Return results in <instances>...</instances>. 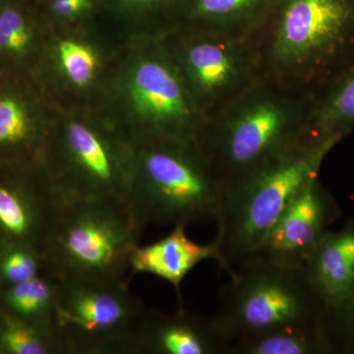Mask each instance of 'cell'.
Wrapping results in <instances>:
<instances>
[{
  "instance_id": "cell-1",
  "label": "cell",
  "mask_w": 354,
  "mask_h": 354,
  "mask_svg": "<svg viewBox=\"0 0 354 354\" xmlns=\"http://www.w3.org/2000/svg\"><path fill=\"white\" fill-rule=\"evenodd\" d=\"M252 38L263 77L317 95L354 66V0H276Z\"/></svg>"
},
{
  "instance_id": "cell-2",
  "label": "cell",
  "mask_w": 354,
  "mask_h": 354,
  "mask_svg": "<svg viewBox=\"0 0 354 354\" xmlns=\"http://www.w3.org/2000/svg\"><path fill=\"white\" fill-rule=\"evenodd\" d=\"M315 100L262 77L209 118L200 145L228 192L308 131Z\"/></svg>"
},
{
  "instance_id": "cell-3",
  "label": "cell",
  "mask_w": 354,
  "mask_h": 354,
  "mask_svg": "<svg viewBox=\"0 0 354 354\" xmlns=\"http://www.w3.org/2000/svg\"><path fill=\"white\" fill-rule=\"evenodd\" d=\"M132 145L128 203L143 227L218 220L228 187L199 143L146 140Z\"/></svg>"
},
{
  "instance_id": "cell-4",
  "label": "cell",
  "mask_w": 354,
  "mask_h": 354,
  "mask_svg": "<svg viewBox=\"0 0 354 354\" xmlns=\"http://www.w3.org/2000/svg\"><path fill=\"white\" fill-rule=\"evenodd\" d=\"M339 142L311 127L297 142L230 190L218 220L221 256L232 264L259 252L279 216Z\"/></svg>"
},
{
  "instance_id": "cell-5",
  "label": "cell",
  "mask_w": 354,
  "mask_h": 354,
  "mask_svg": "<svg viewBox=\"0 0 354 354\" xmlns=\"http://www.w3.org/2000/svg\"><path fill=\"white\" fill-rule=\"evenodd\" d=\"M143 227L125 200L64 203L41 247L44 272L58 281L121 279Z\"/></svg>"
},
{
  "instance_id": "cell-6",
  "label": "cell",
  "mask_w": 354,
  "mask_h": 354,
  "mask_svg": "<svg viewBox=\"0 0 354 354\" xmlns=\"http://www.w3.org/2000/svg\"><path fill=\"white\" fill-rule=\"evenodd\" d=\"M239 263L221 291L220 309L214 316L230 342L327 318L329 308L310 286L304 268L277 264L258 253Z\"/></svg>"
},
{
  "instance_id": "cell-7",
  "label": "cell",
  "mask_w": 354,
  "mask_h": 354,
  "mask_svg": "<svg viewBox=\"0 0 354 354\" xmlns=\"http://www.w3.org/2000/svg\"><path fill=\"white\" fill-rule=\"evenodd\" d=\"M147 310L121 279L58 281L55 324L66 354H136Z\"/></svg>"
},
{
  "instance_id": "cell-8",
  "label": "cell",
  "mask_w": 354,
  "mask_h": 354,
  "mask_svg": "<svg viewBox=\"0 0 354 354\" xmlns=\"http://www.w3.org/2000/svg\"><path fill=\"white\" fill-rule=\"evenodd\" d=\"M133 162L132 144L84 121L71 120L50 142L43 167L64 203L128 201Z\"/></svg>"
},
{
  "instance_id": "cell-9",
  "label": "cell",
  "mask_w": 354,
  "mask_h": 354,
  "mask_svg": "<svg viewBox=\"0 0 354 354\" xmlns=\"http://www.w3.org/2000/svg\"><path fill=\"white\" fill-rule=\"evenodd\" d=\"M162 41L208 120L263 77L253 38L179 26Z\"/></svg>"
},
{
  "instance_id": "cell-10",
  "label": "cell",
  "mask_w": 354,
  "mask_h": 354,
  "mask_svg": "<svg viewBox=\"0 0 354 354\" xmlns=\"http://www.w3.org/2000/svg\"><path fill=\"white\" fill-rule=\"evenodd\" d=\"M128 94L136 113L134 143L176 140L200 144L208 120L164 43L136 62Z\"/></svg>"
},
{
  "instance_id": "cell-11",
  "label": "cell",
  "mask_w": 354,
  "mask_h": 354,
  "mask_svg": "<svg viewBox=\"0 0 354 354\" xmlns=\"http://www.w3.org/2000/svg\"><path fill=\"white\" fill-rule=\"evenodd\" d=\"M339 216L334 198L318 176L312 177L288 203L258 254L277 264L304 268Z\"/></svg>"
},
{
  "instance_id": "cell-12",
  "label": "cell",
  "mask_w": 354,
  "mask_h": 354,
  "mask_svg": "<svg viewBox=\"0 0 354 354\" xmlns=\"http://www.w3.org/2000/svg\"><path fill=\"white\" fill-rule=\"evenodd\" d=\"M64 204L44 167L31 178H0V243L41 250Z\"/></svg>"
},
{
  "instance_id": "cell-13",
  "label": "cell",
  "mask_w": 354,
  "mask_h": 354,
  "mask_svg": "<svg viewBox=\"0 0 354 354\" xmlns=\"http://www.w3.org/2000/svg\"><path fill=\"white\" fill-rule=\"evenodd\" d=\"M230 339L215 318L147 310L137 337L136 354L228 353Z\"/></svg>"
},
{
  "instance_id": "cell-14",
  "label": "cell",
  "mask_w": 354,
  "mask_h": 354,
  "mask_svg": "<svg viewBox=\"0 0 354 354\" xmlns=\"http://www.w3.org/2000/svg\"><path fill=\"white\" fill-rule=\"evenodd\" d=\"M216 260L228 272L216 241L199 244L186 235L185 225H176L171 234L155 243L137 246L129 261L134 274H151L171 283L181 301V283L185 277L203 261Z\"/></svg>"
},
{
  "instance_id": "cell-15",
  "label": "cell",
  "mask_w": 354,
  "mask_h": 354,
  "mask_svg": "<svg viewBox=\"0 0 354 354\" xmlns=\"http://www.w3.org/2000/svg\"><path fill=\"white\" fill-rule=\"evenodd\" d=\"M310 286L328 308L354 291V220L328 232L304 266Z\"/></svg>"
},
{
  "instance_id": "cell-16",
  "label": "cell",
  "mask_w": 354,
  "mask_h": 354,
  "mask_svg": "<svg viewBox=\"0 0 354 354\" xmlns=\"http://www.w3.org/2000/svg\"><path fill=\"white\" fill-rule=\"evenodd\" d=\"M276 0H183L181 27L252 38Z\"/></svg>"
},
{
  "instance_id": "cell-17",
  "label": "cell",
  "mask_w": 354,
  "mask_h": 354,
  "mask_svg": "<svg viewBox=\"0 0 354 354\" xmlns=\"http://www.w3.org/2000/svg\"><path fill=\"white\" fill-rule=\"evenodd\" d=\"M329 316V314H328ZM291 324L235 339L230 354H328L337 353L329 319Z\"/></svg>"
},
{
  "instance_id": "cell-18",
  "label": "cell",
  "mask_w": 354,
  "mask_h": 354,
  "mask_svg": "<svg viewBox=\"0 0 354 354\" xmlns=\"http://www.w3.org/2000/svg\"><path fill=\"white\" fill-rule=\"evenodd\" d=\"M311 128L341 142L354 130V66L316 95Z\"/></svg>"
},
{
  "instance_id": "cell-19",
  "label": "cell",
  "mask_w": 354,
  "mask_h": 354,
  "mask_svg": "<svg viewBox=\"0 0 354 354\" xmlns=\"http://www.w3.org/2000/svg\"><path fill=\"white\" fill-rule=\"evenodd\" d=\"M58 279L46 272L0 290V308L30 322L57 326Z\"/></svg>"
},
{
  "instance_id": "cell-20",
  "label": "cell",
  "mask_w": 354,
  "mask_h": 354,
  "mask_svg": "<svg viewBox=\"0 0 354 354\" xmlns=\"http://www.w3.org/2000/svg\"><path fill=\"white\" fill-rule=\"evenodd\" d=\"M0 354H66L57 326H46L0 308Z\"/></svg>"
},
{
  "instance_id": "cell-21",
  "label": "cell",
  "mask_w": 354,
  "mask_h": 354,
  "mask_svg": "<svg viewBox=\"0 0 354 354\" xmlns=\"http://www.w3.org/2000/svg\"><path fill=\"white\" fill-rule=\"evenodd\" d=\"M44 272L43 253L27 243H0V286L19 285Z\"/></svg>"
},
{
  "instance_id": "cell-22",
  "label": "cell",
  "mask_w": 354,
  "mask_h": 354,
  "mask_svg": "<svg viewBox=\"0 0 354 354\" xmlns=\"http://www.w3.org/2000/svg\"><path fill=\"white\" fill-rule=\"evenodd\" d=\"M37 141L29 115L15 97H0V149L21 150Z\"/></svg>"
},
{
  "instance_id": "cell-23",
  "label": "cell",
  "mask_w": 354,
  "mask_h": 354,
  "mask_svg": "<svg viewBox=\"0 0 354 354\" xmlns=\"http://www.w3.org/2000/svg\"><path fill=\"white\" fill-rule=\"evenodd\" d=\"M57 55L65 76L79 88L92 82L97 69V55L87 44L73 39L58 44Z\"/></svg>"
},
{
  "instance_id": "cell-24",
  "label": "cell",
  "mask_w": 354,
  "mask_h": 354,
  "mask_svg": "<svg viewBox=\"0 0 354 354\" xmlns=\"http://www.w3.org/2000/svg\"><path fill=\"white\" fill-rule=\"evenodd\" d=\"M32 38L31 27L21 11L15 7L0 11V50L22 55L31 46Z\"/></svg>"
},
{
  "instance_id": "cell-25",
  "label": "cell",
  "mask_w": 354,
  "mask_h": 354,
  "mask_svg": "<svg viewBox=\"0 0 354 354\" xmlns=\"http://www.w3.org/2000/svg\"><path fill=\"white\" fill-rule=\"evenodd\" d=\"M124 8L160 23L167 35L180 25L183 0H115Z\"/></svg>"
},
{
  "instance_id": "cell-26",
  "label": "cell",
  "mask_w": 354,
  "mask_h": 354,
  "mask_svg": "<svg viewBox=\"0 0 354 354\" xmlns=\"http://www.w3.org/2000/svg\"><path fill=\"white\" fill-rule=\"evenodd\" d=\"M328 318L337 353L354 354V291L329 308Z\"/></svg>"
},
{
  "instance_id": "cell-27",
  "label": "cell",
  "mask_w": 354,
  "mask_h": 354,
  "mask_svg": "<svg viewBox=\"0 0 354 354\" xmlns=\"http://www.w3.org/2000/svg\"><path fill=\"white\" fill-rule=\"evenodd\" d=\"M48 6L57 17L72 19L90 12L94 0H48Z\"/></svg>"
}]
</instances>
